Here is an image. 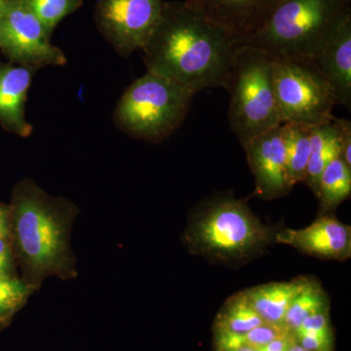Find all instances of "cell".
<instances>
[{
	"mask_svg": "<svg viewBox=\"0 0 351 351\" xmlns=\"http://www.w3.org/2000/svg\"><path fill=\"white\" fill-rule=\"evenodd\" d=\"M237 39L184 1L165 2L147 43V71L163 76L193 95L226 87Z\"/></svg>",
	"mask_w": 351,
	"mask_h": 351,
	"instance_id": "6da1fadb",
	"label": "cell"
},
{
	"mask_svg": "<svg viewBox=\"0 0 351 351\" xmlns=\"http://www.w3.org/2000/svg\"><path fill=\"white\" fill-rule=\"evenodd\" d=\"M14 255L21 279L32 292L49 277L77 278L76 257L71 246L80 209L73 201L46 193L25 178L14 186L9 204Z\"/></svg>",
	"mask_w": 351,
	"mask_h": 351,
	"instance_id": "7a4b0ae2",
	"label": "cell"
},
{
	"mask_svg": "<svg viewBox=\"0 0 351 351\" xmlns=\"http://www.w3.org/2000/svg\"><path fill=\"white\" fill-rule=\"evenodd\" d=\"M276 232L246 200L221 193L205 198L191 212L182 241L193 255L232 267L262 256L276 242Z\"/></svg>",
	"mask_w": 351,
	"mask_h": 351,
	"instance_id": "3957f363",
	"label": "cell"
},
{
	"mask_svg": "<svg viewBox=\"0 0 351 351\" xmlns=\"http://www.w3.org/2000/svg\"><path fill=\"white\" fill-rule=\"evenodd\" d=\"M350 15L351 0H281L265 24L241 44L261 48L278 59L311 62Z\"/></svg>",
	"mask_w": 351,
	"mask_h": 351,
	"instance_id": "277c9868",
	"label": "cell"
},
{
	"mask_svg": "<svg viewBox=\"0 0 351 351\" xmlns=\"http://www.w3.org/2000/svg\"><path fill=\"white\" fill-rule=\"evenodd\" d=\"M276 61L255 46L235 48L225 89L230 94V126L241 145L282 124L274 88Z\"/></svg>",
	"mask_w": 351,
	"mask_h": 351,
	"instance_id": "5b68a950",
	"label": "cell"
},
{
	"mask_svg": "<svg viewBox=\"0 0 351 351\" xmlns=\"http://www.w3.org/2000/svg\"><path fill=\"white\" fill-rule=\"evenodd\" d=\"M193 96L172 80L147 71L120 97L113 122L135 140L160 143L182 125Z\"/></svg>",
	"mask_w": 351,
	"mask_h": 351,
	"instance_id": "8992f818",
	"label": "cell"
},
{
	"mask_svg": "<svg viewBox=\"0 0 351 351\" xmlns=\"http://www.w3.org/2000/svg\"><path fill=\"white\" fill-rule=\"evenodd\" d=\"M274 88L282 124L313 127L334 120L336 97L311 62L276 58Z\"/></svg>",
	"mask_w": 351,
	"mask_h": 351,
	"instance_id": "52a82bcc",
	"label": "cell"
},
{
	"mask_svg": "<svg viewBox=\"0 0 351 351\" xmlns=\"http://www.w3.org/2000/svg\"><path fill=\"white\" fill-rule=\"evenodd\" d=\"M0 54L34 71L68 63L25 0H12L0 17Z\"/></svg>",
	"mask_w": 351,
	"mask_h": 351,
	"instance_id": "ba28073f",
	"label": "cell"
},
{
	"mask_svg": "<svg viewBox=\"0 0 351 351\" xmlns=\"http://www.w3.org/2000/svg\"><path fill=\"white\" fill-rule=\"evenodd\" d=\"M163 0H98L95 20L115 52L129 57L141 50L162 16Z\"/></svg>",
	"mask_w": 351,
	"mask_h": 351,
	"instance_id": "9c48e42d",
	"label": "cell"
},
{
	"mask_svg": "<svg viewBox=\"0 0 351 351\" xmlns=\"http://www.w3.org/2000/svg\"><path fill=\"white\" fill-rule=\"evenodd\" d=\"M242 147L255 178L256 195L263 200H272L292 191L294 186L288 174L284 124L252 138Z\"/></svg>",
	"mask_w": 351,
	"mask_h": 351,
	"instance_id": "30bf717a",
	"label": "cell"
},
{
	"mask_svg": "<svg viewBox=\"0 0 351 351\" xmlns=\"http://www.w3.org/2000/svg\"><path fill=\"white\" fill-rule=\"evenodd\" d=\"M276 243L290 245L306 255L323 260L346 261L351 256V228L331 213L321 215L302 230L277 228Z\"/></svg>",
	"mask_w": 351,
	"mask_h": 351,
	"instance_id": "8fae6325",
	"label": "cell"
},
{
	"mask_svg": "<svg viewBox=\"0 0 351 351\" xmlns=\"http://www.w3.org/2000/svg\"><path fill=\"white\" fill-rule=\"evenodd\" d=\"M281 0H184L214 24L223 27L239 44L260 29Z\"/></svg>",
	"mask_w": 351,
	"mask_h": 351,
	"instance_id": "7c38bea8",
	"label": "cell"
},
{
	"mask_svg": "<svg viewBox=\"0 0 351 351\" xmlns=\"http://www.w3.org/2000/svg\"><path fill=\"white\" fill-rule=\"evenodd\" d=\"M311 63L331 86L338 105L351 108V15L314 54Z\"/></svg>",
	"mask_w": 351,
	"mask_h": 351,
	"instance_id": "4fadbf2b",
	"label": "cell"
},
{
	"mask_svg": "<svg viewBox=\"0 0 351 351\" xmlns=\"http://www.w3.org/2000/svg\"><path fill=\"white\" fill-rule=\"evenodd\" d=\"M34 71L0 62V125L8 133L27 138L34 127L27 120L25 104Z\"/></svg>",
	"mask_w": 351,
	"mask_h": 351,
	"instance_id": "5bb4252c",
	"label": "cell"
},
{
	"mask_svg": "<svg viewBox=\"0 0 351 351\" xmlns=\"http://www.w3.org/2000/svg\"><path fill=\"white\" fill-rule=\"evenodd\" d=\"M309 279L311 277L300 276L288 282L263 284L244 292L263 322L284 326L289 306Z\"/></svg>",
	"mask_w": 351,
	"mask_h": 351,
	"instance_id": "9a60e30c",
	"label": "cell"
},
{
	"mask_svg": "<svg viewBox=\"0 0 351 351\" xmlns=\"http://www.w3.org/2000/svg\"><path fill=\"white\" fill-rule=\"evenodd\" d=\"M335 119L328 123L311 127V157L304 182L313 189V193L317 186L321 173L328 164L341 156L339 132Z\"/></svg>",
	"mask_w": 351,
	"mask_h": 351,
	"instance_id": "2e32d148",
	"label": "cell"
},
{
	"mask_svg": "<svg viewBox=\"0 0 351 351\" xmlns=\"http://www.w3.org/2000/svg\"><path fill=\"white\" fill-rule=\"evenodd\" d=\"M351 193V167L338 157L331 161L318 180L314 195L320 202V215L330 214Z\"/></svg>",
	"mask_w": 351,
	"mask_h": 351,
	"instance_id": "e0dca14e",
	"label": "cell"
},
{
	"mask_svg": "<svg viewBox=\"0 0 351 351\" xmlns=\"http://www.w3.org/2000/svg\"><path fill=\"white\" fill-rule=\"evenodd\" d=\"M244 291L226 300L214 321V332L243 334L263 324Z\"/></svg>",
	"mask_w": 351,
	"mask_h": 351,
	"instance_id": "ac0fdd59",
	"label": "cell"
},
{
	"mask_svg": "<svg viewBox=\"0 0 351 351\" xmlns=\"http://www.w3.org/2000/svg\"><path fill=\"white\" fill-rule=\"evenodd\" d=\"M286 127V149L289 178L293 186L304 182L311 157V127L284 124Z\"/></svg>",
	"mask_w": 351,
	"mask_h": 351,
	"instance_id": "d6986e66",
	"label": "cell"
},
{
	"mask_svg": "<svg viewBox=\"0 0 351 351\" xmlns=\"http://www.w3.org/2000/svg\"><path fill=\"white\" fill-rule=\"evenodd\" d=\"M326 308H330L326 292L318 281L311 278L306 287L302 289L289 306L284 326L294 334L308 316Z\"/></svg>",
	"mask_w": 351,
	"mask_h": 351,
	"instance_id": "ffe728a7",
	"label": "cell"
},
{
	"mask_svg": "<svg viewBox=\"0 0 351 351\" xmlns=\"http://www.w3.org/2000/svg\"><path fill=\"white\" fill-rule=\"evenodd\" d=\"M32 294L34 292L17 274H0V322L8 324Z\"/></svg>",
	"mask_w": 351,
	"mask_h": 351,
	"instance_id": "44dd1931",
	"label": "cell"
},
{
	"mask_svg": "<svg viewBox=\"0 0 351 351\" xmlns=\"http://www.w3.org/2000/svg\"><path fill=\"white\" fill-rule=\"evenodd\" d=\"M49 36L64 18L75 12L82 0H25Z\"/></svg>",
	"mask_w": 351,
	"mask_h": 351,
	"instance_id": "7402d4cb",
	"label": "cell"
},
{
	"mask_svg": "<svg viewBox=\"0 0 351 351\" xmlns=\"http://www.w3.org/2000/svg\"><path fill=\"white\" fill-rule=\"evenodd\" d=\"M295 341L307 351H334V334L326 332H295Z\"/></svg>",
	"mask_w": 351,
	"mask_h": 351,
	"instance_id": "603a6c76",
	"label": "cell"
},
{
	"mask_svg": "<svg viewBox=\"0 0 351 351\" xmlns=\"http://www.w3.org/2000/svg\"><path fill=\"white\" fill-rule=\"evenodd\" d=\"M332 331L330 321V308L323 309L319 313L308 316L295 332H326Z\"/></svg>",
	"mask_w": 351,
	"mask_h": 351,
	"instance_id": "cb8c5ba5",
	"label": "cell"
},
{
	"mask_svg": "<svg viewBox=\"0 0 351 351\" xmlns=\"http://www.w3.org/2000/svg\"><path fill=\"white\" fill-rule=\"evenodd\" d=\"M339 132V142L341 147V157L346 165L351 167V122L343 119H335Z\"/></svg>",
	"mask_w": 351,
	"mask_h": 351,
	"instance_id": "d4e9b609",
	"label": "cell"
},
{
	"mask_svg": "<svg viewBox=\"0 0 351 351\" xmlns=\"http://www.w3.org/2000/svg\"><path fill=\"white\" fill-rule=\"evenodd\" d=\"M12 240L0 239V274L16 276Z\"/></svg>",
	"mask_w": 351,
	"mask_h": 351,
	"instance_id": "484cf974",
	"label": "cell"
},
{
	"mask_svg": "<svg viewBox=\"0 0 351 351\" xmlns=\"http://www.w3.org/2000/svg\"><path fill=\"white\" fill-rule=\"evenodd\" d=\"M11 239V219L9 205L0 203V239Z\"/></svg>",
	"mask_w": 351,
	"mask_h": 351,
	"instance_id": "4316f807",
	"label": "cell"
},
{
	"mask_svg": "<svg viewBox=\"0 0 351 351\" xmlns=\"http://www.w3.org/2000/svg\"><path fill=\"white\" fill-rule=\"evenodd\" d=\"M12 0H0V17L5 12L7 7Z\"/></svg>",
	"mask_w": 351,
	"mask_h": 351,
	"instance_id": "83f0119b",
	"label": "cell"
},
{
	"mask_svg": "<svg viewBox=\"0 0 351 351\" xmlns=\"http://www.w3.org/2000/svg\"><path fill=\"white\" fill-rule=\"evenodd\" d=\"M288 351H307V350H304V348H302V346H300L299 343H298L295 339L294 343H293V345L291 346V348H289Z\"/></svg>",
	"mask_w": 351,
	"mask_h": 351,
	"instance_id": "f1b7e54d",
	"label": "cell"
},
{
	"mask_svg": "<svg viewBox=\"0 0 351 351\" xmlns=\"http://www.w3.org/2000/svg\"><path fill=\"white\" fill-rule=\"evenodd\" d=\"M232 351H260L258 348H250V346H243V348H237Z\"/></svg>",
	"mask_w": 351,
	"mask_h": 351,
	"instance_id": "f546056e",
	"label": "cell"
},
{
	"mask_svg": "<svg viewBox=\"0 0 351 351\" xmlns=\"http://www.w3.org/2000/svg\"><path fill=\"white\" fill-rule=\"evenodd\" d=\"M4 326H6V325L3 324V323H2V322H0V330H1L2 328H3Z\"/></svg>",
	"mask_w": 351,
	"mask_h": 351,
	"instance_id": "4dcf8cb0",
	"label": "cell"
}]
</instances>
